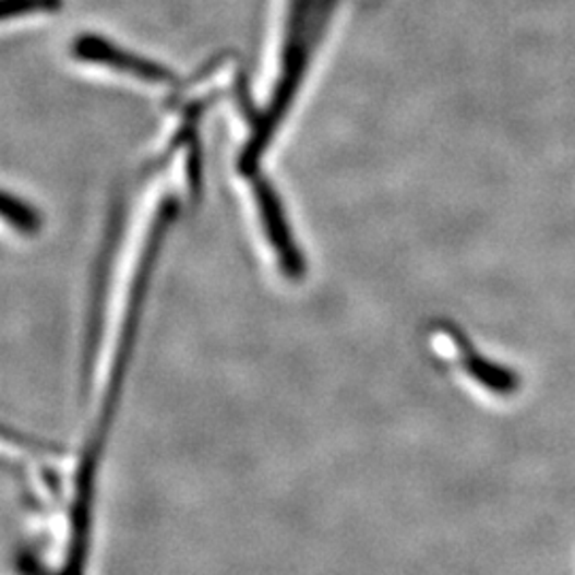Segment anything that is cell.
Listing matches in <instances>:
<instances>
[{"label": "cell", "instance_id": "cell-1", "mask_svg": "<svg viewBox=\"0 0 575 575\" xmlns=\"http://www.w3.org/2000/svg\"><path fill=\"white\" fill-rule=\"evenodd\" d=\"M337 0H292L288 37L281 58V73L273 92L271 105L254 124V133L239 156V171L245 178L259 176V165L271 136L286 118L297 89L301 86L310 67L311 53L320 44L326 24L335 11Z\"/></svg>", "mask_w": 575, "mask_h": 575}, {"label": "cell", "instance_id": "cell-2", "mask_svg": "<svg viewBox=\"0 0 575 575\" xmlns=\"http://www.w3.org/2000/svg\"><path fill=\"white\" fill-rule=\"evenodd\" d=\"M254 194H256V203L261 209L266 237H268V241L277 254V261H279L284 275L299 279L306 271V261H303V256H301V252L292 239V232L288 228V221L284 216L281 203L277 199V192L273 190V185L265 178L256 176L254 178Z\"/></svg>", "mask_w": 575, "mask_h": 575}, {"label": "cell", "instance_id": "cell-3", "mask_svg": "<svg viewBox=\"0 0 575 575\" xmlns=\"http://www.w3.org/2000/svg\"><path fill=\"white\" fill-rule=\"evenodd\" d=\"M73 53L80 60H88L96 64H105L109 69L131 73L139 80H145L149 84H171L176 77L169 69L145 60L141 56H134L131 51L118 49L116 45L109 44L107 39H100L96 35H84L73 45Z\"/></svg>", "mask_w": 575, "mask_h": 575}, {"label": "cell", "instance_id": "cell-4", "mask_svg": "<svg viewBox=\"0 0 575 575\" xmlns=\"http://www.w3.org/2000/svg\"><path fill=\"white\" fill-rule=\"evenodd\" d=\"M452 339H454L458 352H463V367H465V371L476 382H480L490 393H496V395H503V397L518 393L520 378H518L516 371L505 369V367H501L496 362H490L484 356L478 355L469 346V342L463 335H458L456 331L452 333Z\"/></svg>", "mask_w": 575, "mask_h": 575}, {"label": "cell", "instance_id": "cell-5", "mask_svg": "<svg viewBox=\"0 0 575 575\" xmlns=\"http://www.w3.org/2000/svg\"><path fill=\"white\" fill-rule=\"evenodd\" d=\"M2 218L9 221L11 226H15L20 232H26V235H35L41 228L39 212L33 209L31 205H26L24 201L15 199L9 192L2 194Z\"/></svg>", "mask_w": 575, "mask_h": 575}, {"label": "cell", "instance_id": "cell-6", "mask_svg": "<svg viewBox=\"0 0 575 575\" xmlns=\"http://www.w3.org/2000/svg\"><path fill=\"white\" fill-rule=\"evenodd\" d=\"M62 0H2V20L22 17L31 13H56L60 11Z\"/></svg>", "mask_w": 575, "mask_h": 575}, {"label": "cell", "instance_id": "cell-7", "mask_svg": "<svg viewBox=\"0 0 575 575\" xmlns=\"http://www.w3.org/2000/svg\"><path fill=\"white\" fill-rule=\"evenodd\" d=\"M188 179H190V185L196 194L199 185H201V149H199V143L194 139L190 145V156H188Z\"/></svg>", "mask_w": 575, "mask_h": 575}]
</instances>
